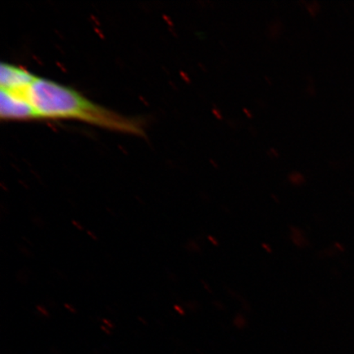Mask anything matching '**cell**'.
<instances>
[{"label":"cell","mask_w":354,"mask_h":354,"mask_svg":"<svg viewBox=\"0 0 354 354\" xmlns=\"http://www.w3.org/2000/svg\"><path fill=\"white\" fill-rule=\"evenodd\" d=\"M28 100L39 118L73 119L126 134L144 136L143 122L124 117L93 103L73 88L37 77L28 88Z\"/></svg>","instance_id":"1"},{"label":"cell","mask_w":354,"mask_h":354,"mask_svg":"<svg viewBox=\"0 0 354 354\" xmlns=\"http://www.w3.org/2000/svg\"><path fill=\"white\" fill-rule=\"evenodd\" d=\"M28 92L0 90V118L2 120L41 119L28 100Z\"/></svg>","instance_id":"2"},{"label":"cell","mask_w":354,"mask_h":354,"mask_svg":"<svg viewBox=\"0 0 354 354\" xmlns=\"http://www.w3.org/2000/svg\"><path fill=\"white\" fill-rule=\"evenodd\" d=\"M37 77L21 66L7 63L0 65V86L2 90L26 92Z\"/></svg>","instance_id":"3"},{"label":"cell","mask_w":354,"mask_h":354,"mask_svg":"<svg viewBox=\"0 0 354 354\" xmlns=\"http://www.w3.org/2000/svg\"><path fill=\"white\" fill-rule=\"evenodd\" d=\"M291 240L298 247L303 248L308 245V241L303 232L297 227H291Z\"/></svg>","instance_id":"4"},{"label":"cell","mask_w":354,"mask_h":354,"mask_svg":"<svg viewBox=\"0 0 354 354\" xmlns=\"http://www.w3.org/2000/svg\"><path fill=\"white\" fill-rule=\"evenodd\" d=\"M288 178H289L290 184L295 185V187H301V185L306 183L305 176L299 171H292L289 176H288Z\"/></svg>","instance_id":"5"},{"label":"cell","mask_w":354,"mask_h":354,"mask_svg":"<svg viewBox=\"0 0 354 354\" xmlns=\"http://www.w3.org/2000/svg\"><path fill=\"white\" fill-rule=\"evenodd\" d=\"M233 324L239 329H243L247 325V320L242 314H237L233 320Z\"/></svg>","instance_id":"6"},{"label":"cell","mask_w":354,"mask_h":354,"mask_svg":"<svg viewBox=\"0 0 354 354\" xmlns=\"http://www.w3.org/2000/svg\"><path fill=\"white\" fill-rule=\"evenodd\" d=\"M308 10L312 17H315L318 10H319V6L317 2L307 4Z\"/></svg>","instance_id":"7"},{"label":"cell","mask_w":354,"mask_h":354,"mask_svg":"<svg viewBox=\"0 0 354 354\" xmlns=\"http://www.w3.org/2000/svg\"><path fill=\"white\" fill-rule=\"evenodd\" d=\"M17 249L19 250L21 253L26 257H28V258H30V257H32L33 253L32 251L29 250L28 248H26L24 245H17Z\"/></svg>","instance_id":"8"},{"label":"cell","mask_w":354,"mask_h":354,"mask_svg":"<svg viewBox=\"0 0 354 354\" xmlns=\"http://www.w3.org/2000/svg\"><path fill=\"white\" fill-rule=\"evenodd\" d=\"M35 308H37V311L41 314V315L43 316H46V317H50V313H48V310L46 309V307H44L43 305H37V307H35Z\"/></svg>","instance_id":"9"},{"label":"cell","mask_w":354,"mask_h":354,"mask_svg":"<svg viewBox=\"0 0 354 354\" xmlns=\"http://www.w3.org/2000/svg\"><path fill=\"white\" fill-rule=\"evenodd\" d=\"M174 309L177 313L180 314V315H181V316L185 315V309L183 308V307H181L180 305H179V304L174 305Z\"/></svg>","instance_id":"10"},{"label":"cell","mask_w":354,"mask_h":354,"mask_svg":"<svg viewBox=\"0 0 354 354\" xmlns=\"http://www.w3.org/2000/svg\"><path fill=\"white\" fill-rule=\"evenodd\" d=\"M212 113L214 114V116L218 118V120H223V115H221V113L218 108L214 107V109H212Z\"/></svg>","instance_id":"11"},{"label":"cell","mask_w":354,"mask_h":354,"mask_svg":"<svg viewBox=\"0 0 354 354\" xmlns=\"http://www.w3.org/2000/svg\"><path fill=\"white\" fill-rule=\"evenodd\" d=\"M262 248L263 249L267 252L268 254H272V248L271 245H269V243H262Z\"/></svg>","instance_id":"12"},{"label":"cell","mask_w":354,"mask_h":354,"mask_svg":"<svg viewBox=\"0 0 354 354\" xmlns=\"http://www.w3.org/2000/svg\"><path fill=\"white\" fill-rule=\"evenodd\" d=\"M64 306L65 308L68 309V311H70L71 313H75L77 312L76 308H75L73 306V305H72V304L66 303V304H64Z\"/></svg>","instance_id":"13"},{"label":"cell","mask_w":354,"mask_h":354,"mask_svg":"<svg viewBox=\"0 0 354 354\" xmlns=\"http://www.w3.org/2000/svg\"><path fill=\"white\" fill-rule=\"evenodd\" d=\"M72 223L75 227L79 230V231H84V227L81 223H79V221L76 220H73Z\"/></svg>","instance_id":"14"},{"label":"cell","mask_w":354,"mask_h":354,"mask_svg":"<svg viewBox=\"0 0 354 354\" xmlns=\"http://www.w3.org/2000/svg\"><path fill=\"white\" fill-rule=\"evenodd\" d=\"M32 221L33 223L35 225H37L39 227H42L43 225H46L44 224V221L39 218H33Z\"/></svg>","instance_id":"15"},{"label":"cell","mask_w":354,"mask_h":354,"mask_svg":"<svg viewBox=\"0 0 354 354\" xmlns=\"http://www.w3.org/2000/svg\"><path fill=\"white\" fill-rule=\"evenodd\" d=\"M86 232H87L88 236H90L92 239V240H94V241L99 240V237L97 236V234L94 232H92V231H90V230H88V231Z\"/></svg>","instance_id":"16"},{"label":"cell","mask_w":354,"mask_h":354,"mask_svg":"<svg viewBox=\"0 0 354 354\" xmlns=\"http://www.w3.org/2000/svg\"><path fill=\"white\" fill-rule=\"evenodd\" d=\"M268 154L270 155V156H271L272 158H278L279 157V153H278L277 150L275 149H273V148L270 149Z\"/></svg>","instance_id":"17"},{"label":"cell","mask_w":354,"mask_h":354,"mask_svg":"<svg viewBox=\"0 0 354 354\" xmlns=\"http://www.w3.org/2000/svg\"><path fill=\"white\" fill-rule=\"evenodd\" d=\"M207 239H209V241H210V243H212V245H214V246L219 245V242L218 240H216V239L215 237L209 236H207Z\"/></svg>","instance_id":"18"},{"label":"cell","mask_w":354,"mask_h":354,"mask_svg":"<svg viewBox=\"0 0 354 354\" xmlns=\"http://www.w3.org/2000/svg\"><path fill=\"white\" fill-rule=\"evenodd\" d=\"M243 113H245L246 116L249 118H253V115H252L250 111L246 109H243Z\"/></svg>","instance_id":"19"},{"label":"cell","mask_w":354,"mask_h":354,"mask_svg":"<svg viewBox=\"0 0 354 354\" xmlns=\"http://www.w3.org/2000/svg\"><path fill=\"white\" fill-rule=\"evenodd\" d=\"M210 162L212 163V165L215 168H218V163H216L214 160H212V159H210Z\"/></svg>","instance_id":"20"},{"label":"cell","mask_w":354,"mask_h":354,"mask_svg":"<svg viewBox=\"0 0 354 354\" xmlns=\"http://www.w3.org/2000/svg\"><path fill=\"white\" fill-rule=\"evenodd\" d=\"M202 284H203V287H205V290H207V291H209V292H211V290H209V286H207L206 285L205 281H202Z\"/></svg>","instance_id":"21"}]
</instances>
